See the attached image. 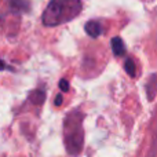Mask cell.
I'll list each match as a JSON object with an SVG mask.
<instances>
[{"mask_svg": "<svg viewBox=\"0 0 157 157\" xmlns=\"http://www.w3.org/2000/svg\"><path fill=\"white\" fill-rule=\"evenodd\" d=\"M86 29V33L92 39H97L102 35V25L99 24L98 21H88L84 26Z\"/></svg>", "mask_w": 157, "mask_h": 157, "instance_id": "obj_2", "label": "cell"}, {"mask_svg": "<svg viewBox=\"0 0 157 157\" xmlns=\"http://www.w3.org/2000/svg\"><path fill=\"white\" fill-rule=\"evenodd\" d=\"M61 103H62V97H61V94H59V95H58V97H57V99H55V105H57V106H59Z\"/></svg>", "mask_w": 157, "mask_h": 157, "instance_id": "obj_7", "label": "cell"}, {"mask_svg": "<svg viewBox=\"0 0 157 157\" xmlns=\"http://www.w3.org/2000/svg\"><path fill=\"white\" fill-rule=\"evenodd\" d=\"M124 69H125V72H127V73L130 75L131 77L135 76V63L132 62V59H131V58H128V59L125 61V63H124Z\"/></svg>", "mask_w": 157, "mask_h": 157, "instance_id": "obj_5", "label": "cell"}, {"mask_svg": "<svg viewBox=\"0 0 157 157\" xmlns=\"http://www.w3.org/2000/svg\"><path fill=\"white\" fill-rule=\"evenodd\" d=\"M59 88L62 92H68L69 91V83L68 80H65V78H62V80L59 81Z\"/></svg>", "mask_w": 157, "mask_h": 157, "instance_id": "obj_6", "label": "cell"}, {"mask_svg": "<svg viewBox=\"0 0 157 157\" xmlns=\"http://www.w3.org/2000/svg\"><path fill=\"white\" fill-rule=\"evenodd\" d=\"M80 0H51L43 13V24L46 26H58L75 19L81 13Z\"/></svg>", "mask_w": 157, "mask_h": 157, "instance_id": "obj_1", "label": "cell"}, {"mask_svg": "<svg viewBox=\"0 0 157 157\" xmlns=\"http://www.w3.org/2000/svg\"><path fill=\"white\" fill-rule=\"evenodd\" d=\"M112 50L116 57H123L125 54V46L120 37H113L112 39Z\"/></svg>", "mask_w": 157, "mask_h": 157, "instance_id": "obj_3", "label": "cell"}, {"mask_svg": "<svg viewBox=\"0 0 157 157\" xmlns=\"http://www.w3.org/2000/svg\"><path fill=\"white\" fill-rule=\"evenodd\" d=\"M10 4L11 8L15 11H28V8H29V3L26 0H11Z\"/></svg>", "mask_w": 157, "mask_h": 157, "instance_id": "obj_4", "label": "cell"}]
</instances>
